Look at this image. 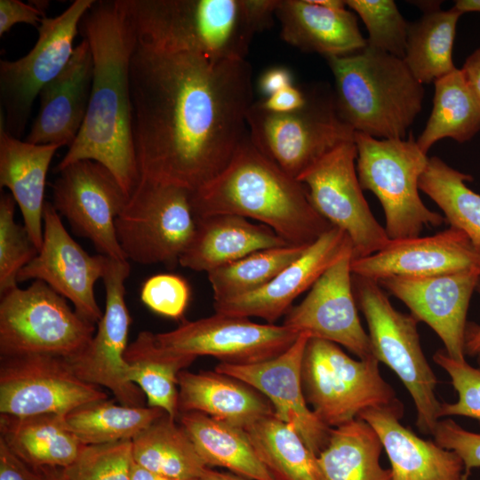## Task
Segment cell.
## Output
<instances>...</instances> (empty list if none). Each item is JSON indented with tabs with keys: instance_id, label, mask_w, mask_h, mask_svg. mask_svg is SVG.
Instances as JSON below:
<instances>
[{
	"instance_id": "ab89813d",
	"label": "cell",
	"mask_w": 480,
	"mask_h": 480,
	"mask_svg": "<svg viewBox=\"0 0 480 480\" xmlns=\"http://www.w3.org/2000/svg\"><path fill=\"white\" fill-rule=\"evenodd\" d=\"M306 248L285 245L260 250L210 271L207 275L214 302L235 299L262 288L299 258Z\"/></svg>"
},
{
	"instance_id": "ba28073f",
	"label": "cell",
	"mask_w": 480,
	"mask_h": 480,
	"mask_svg": "<svg viewBox=\"0 0 480 480\" xmlns=\"http://www.w3.org/2000/svg\"><path fill=\"white\" fill-rule=\"evenodd\" d=\"M379 364L374 356L355 359L334 342L309 338L301 380L305 399L317 419L334 428L367 409L400 404Z\"/></svg>"
},
{
	"instance_id": "83f0119b",
	"label": "cell",
	"mask_w": 480,
	"mask_h": 480,
	"mask_svg": "<svg viewBox=\"0 0 480 480\" xmlns=\"http://www.w3.org/2000/svg\"><path fill=\"white\" fill-rule=\"evenodd\" d=\"M194 236L180 265L195 271H210L254 252L288 244L272 228L234 214L196 218Z\"/></svg>"
},
{
	"instance_id": "cb8c5ba5",
	"label": "cell",
	"mask_w": 480,
	"mask_h": 480,
	"mask_svg": "<svg viewBox=\"0 0 480 480\" xmlns=\"http://www.w3.org/2000/svg\"><path fill=\"white\" fill-rule=\"evenodd\" d=\"M92 78V54L83 38L64 69L41 90L38 112L25 140L70 147L87 113Z\"/></svg>"
},
{
	"instance_id": "52a82bcc",
	"label": "cell",
	"mask_w": 480,
	"mask_h": 480,
	"mask_svg": "<svg viewBox=\"0 0 480 480\" xmlns=\"http://www.w3.org/2000/svg\"><path fill=\"white\" fill-rule=\"evenodd\" d=\"M354 142L360 185L379 199L390 240L420 236L424 227H439L445 221L420 196L419 180L428 157L412 134L404 139H376L355 132Z\"/></svg>"
},
{
	"instance_id": "8fae6325",
	"label": "cell",
	"mask_w": 480,
	"mask_h": 480,
	"mask_svg": "<svg viewBox=\"0 0 480 480\" xmlns=\"http://www.w3.org/2000/svg\"><path fill=\"white\" fill-rule=\"evenodd\" d=\"M191 191L140 179L116 219V232L127 260L173 268L196 230Z\"/></svg>"
},
{
	"instance_id": "44dd1931",
	"label": "cell",
	"mask_w": 480,
	"mask_h": 480,
	"mask_svg": "<svg viewBox=\"0 0 480 480\" xmlns=\"http://www.w3.org/2000/svg\"><path fill=\"white\" fill-rule=\"evenodd\" d=\"M309 338L308 334H300L290 348L271 359L243 365L219 363L214 370L260 392L271 403L275 414L292 426L317 456L325 447L332 428L317 419L303 393L301 367Z\"/></svg>"
},
{
	"instance_id": "681fc988",
	"label": "cell",
	"mask_w": 480,
	"mask_h": 480,
	"mask_svg": "<svg viewBox=\"0 0 480 480\" xmlns=\"http://www.w3.org/2000/svg\"><path fill=\"white\" fill-rule=\"evenodd\" d=\"M306 101V92L292 85L257 102L264 110L284 114L300 109Z\"/></svg>"
},
{
	"instance_id": "f35d334b",
	"label": "cell",
	"mask_w": 480,
	"mask_h": 480,
	"mask_svg": "<svg viewBox=\"0 0 480 480\" xmlns=\"http://www.w3.org/2000/svg\"><path fill=\"white\" fill-rule=\"evenodd\" d=\"M472 180L437 156L428 157L419 188L442 210L451 227L462 230L480 254V195L467 186Z\"/></svg>"
},
{
	"instance_id": "5bb4252c",
	"label": "cell",
	"mask_w": 480,
	"mask_h": 480,
	"mask_svg": "<svg viewBox=\"0 0 480 480\" xmlns=\"http://www.w3.org/2000/svg\"><path fill=\"white\" fill-rule=\"evenodd\" d=\"M130 271L128 260L108 259L101 278L106 292L102 317L89 345L66 361L77 377L108 388L119 404L144 406L145 395L130 380V367L124 359L131 324L125 302V280Z\"/></svg>"
},
{
	"instance_id": "680465c9",
	"label": "cell",
	"mask_w": 480,
	"mask_h": 480,
	"mask_svg": "<svg viewBox=\"0 0 480 480\" xmlns=\"http://www.w3.org/2000/svg\"><path fill=\"white\" fill-rule=\"evenodd\" d=\"M476 357H477V362H478L479 368H480V353L476 356Z\"/></svg>"
},
{
	"instance_id": "7bdbcfd3",
	"label": "cell",
	"mask_w": 480,
	"mask_h": 480,
	"mask_svg": "<svg viewBox=\"0 0 480 480\" xmlns=\"http://www.w3.org/2000/svg\"><path fill=\"white\" fill-rule=\"evenodd\" d=\"M16 202L12 196L0 197V293L18 286L20 271L38 253L24 225L14 220Z\"/></svg>"
},
{
	"instance_id": "9f6ffc18",
	"label": "cell",
	"mask_w": 480,
	"mask_h": 480,
	"mask_svg": "<svg viewBox=\"0 0 480 480\" xmlns=\"http://www.w3.org/2000/svg\"><path fill=\"white\" fill-rule=\"evenodd\" d=\"M453 7L462 14L465 12H480V0H458Z\"/></svg>"
},
{
	"instance_id": "484cf974",
	"label": "cell",
	"mask_w": 480,
	"mask_h": 480,
	"mask_svg": "<svg viewBox=\"0 0 480 480\" xmlns=\"http://www.w3.org/2000/svg\"><path fill=\"white\" fill-rule=\"evenodd\" d=\"M276 17L283 40L304 52L340 57L367 44L356 15L346 8L324 6L317 0H278Z\"/></svg>"
},
{
	"instance_id": "30bf717a",
	"label": "cell",
	"mask_w": 480,
	"mask_h": 480,
	"mask_svg": "<svg viewBox=\"0 0 480 480\" xmlns=\"http://www.w3.org/2000/svg\"><path fill=\"white\" fill-rule=\"evenodd\" d=\"M306 104L284 114L264 110L253 102L247 113L248 135L266 157L298 178L342 143L354 140L355 131L340 117L333 92H306Z\"/></svg>"
},
{
	"instance_id": "e575fe53",
	"label": "cell",
	"mask_w": 480,
	"mask_h": 480,
	"mask_svg": "<svg viewBox=\"0 0 480 480\" xmlns=\"http://www.w3.org/2000/svg\"><path fill=\"white\" fill-rule=\"evenodd\" d=\"M433 107L420 136L416 140L427 154L438 140H470L480 132V100L472 91L460 68L435 81Z\"/></svg>"
},
{
	"instance_id": "836d02e7",
	"label": "cell",
	"mask_w": 480,
	"mask_h": 480,
	"mask_svg": "<svg viewBox=\"0 0 480 480\" xmlns=\"http://www.w3.org/2000/svg\"><path fill=\"white\" fill-rule=\"evenodd\" d=\"M164 414L132 439L133 461L175 479L200 480L209 468L180 424Z\"/></svg>"
},
{
	"instance_id": "6f0895ef",
	"label": "cell",
	"mask_w": 480,
	"mask_h": 480,
	"mask_svg": "<svg viewBox=\"0 0 480 480\" xmlns=\"http://www.w3.org/2000/svg\"><path fill=\"white\" fill-rule=\"evenodd\" d=\"M44 480H62L60 470L56 468L43 469Z\"/></svg>"
},
{
	"instance_id": "c3c4849f",
	"label": "cell",
	"mask_w": 480,
	"mask_h": 480,
	"mask_svg": "<svg viewBox=\"0 0 480 480\" xmlns=\"http://www.w3.org/2000/svg\"><path fill=\"white\" fill-rule=\"evenodd\" d=\"M0 480H44V473L29 467L0 438Z\"/></svg>"
},
{
	"instance_id": "f1b7e54d",
	"label": "cell",
	"mask_w": 480,
	"mask_h": 480,
	"mask_svg": "<svg viewBox=\"0 0 480 480\" xmlns=\"http://www.w3.org/2000/svg\"><path fill=\"white\" fill-rule=\"evenodd\" d=\"M178 385L180 413L198 412L243 428L275 413L271 403L260 392L215 370H183Z\"/></svg>"
},
{
	"instance_id": "7a4b0ae2",
	"label": "cell",
	"mask_w": 480,
	"mask_h": 480,
	"mask_svg": "<svg viewBox=\"0 0 480 480\" xmlns=\"http://www.w3.org/2000/svg\"><path fill=\"white\" fill-rule=\"evenodd\" d=\"M80 27L93 59L90 100L80 132L55 171L80 160L96 161L114 174L130 197L140 180L130 91L137 35L120 0L95 1Z\"/></svg>"
},
{
	"instance_id": "5b68a950",
	"label": "cell",
	"mask_w": 480,
	"mask_h": 480,
	"mask_svg": "<svg viewBox=\"0 0 480 480\" xmlns=\"http://www.w3.org/2000/svg\"><path fill=\"white\" fill-rule=\"evenodd\" d=\"M326 60L335 81V107L344 123L376 139L406 138L425 92L403 59L366 45Z\"/></svg>"
},
{
	"instance_id": "8d00e7d4",
	"label": "cell",
	"mask_w": 480,
	"mask_h": 480,
	"mask_svg": "<svg viewBox=\"0 0 480 480\" xmlns=\"http://www.w3.org/2000/svg\"><path fill=\"white\" fill-rule=\"evenodd\" d=\"M462 13L456 8L425 12L410 24L404 61L422 84L450 74L457 68L452 49L457 23Z\"/></svg>"
},
{
	"instance_id": "7402d4cb",
	"label": "cell",
	"mask_w": 480,
	"mask_h": 480,
	"mask_svg": "<svg viewBox=\"0 0 480 480\" xmlns=\"http://www.w3.org/2000/svg\"><path fill=\"white\" fill-rule=\"evenodd\" d=\"M468 270L480 273V254L462 230L451 226L429 236L390 240L377 252L351 261L353 275L376 281Z\"/></svg>"
},
{
	"instance_id": "d6986e66",
	"label": "cell",
	"mask_w": 480,
	"mask_h": 480,
	"mask_svg": "<svg viewBox=\"0 0 480 480\" xmlns=\"http://www.w3.org/2000/svg\"><path fill=\"white\" fill-rule=\"evenodd\" d=\"M352 259L353 250H349L333 263L313 284L305 299L291 308L283 324L299 334L334 342L357 358L367 359L374 356L368 332L357 313Z\"/></svg>"
},
{
	"instance_id": "f6af8a7d",
	"label": "cell",
	"mask_w": 480,
	"mask_h": 480,
	"mask_svg": "<svg viewBox=\"0 0 480 480\" xmlns=\"http://www.w3.org/2000/svg\"><path fill=\"white\" fill-rule=\"evenodd\" d=\"M190 288L182 277L158 274L147 279L140 290L141 301L155 313L181 318L189 301Z\"/></svg>"
},
{
	"instance_id": "8992f818",
	"label": "cell",
	"mask_w": 480,
	"mask_h": 480,
	"mask_svg": "<svg viewBox=\"0 0 480 480\" xmlns=\"http://www.w3.org/2000/svg\"><path fill=\"white\" fill-rule=\"evenodd\" d=\"M356 305L368 326L375 358L388 366L409 392L416 409V426L433 435L440 419L437 379L421 348L419 321L396 309L378 281L352 275Z\"/></svg>"
},
{
	"instance_id": "1f68e13d",
	"label": "cell",
	"mask_w": 480,
	"mask_h": 480,
	"mask_svg": "<svg viewBox=\"0 0 480 480\" xmlns=\"http://www.w3.org/2000/svg\"><path fill=\"white\" fill-rule=\"evenodd\" d=\"M196 358L164 348L148 331L140 332L124 354L130 380L145 395L147 406L159 408L175 420L180 414L179 374Z\"/></svg>"
},
{
	"instance_id": "4fadbf2b",
	"label": "cell",
	"mask_w": 480,
	"mask_h": 480,
	"mask_svg": "<svg viewBox=\"0 0 480 480\" xmlns=\"http://www.w3.org/2000/svg\"><path fill=\"white\" fill-rule=\"evenodd\" d=\"M356 157L354 140L342 143L298 178L319 214L348 236L353 260L372 255L390 241L364 196Z\"/></svg>"
},
{
	"instance_id": "d6a6232c",
	"label": "cell",
	"mask_w": 480,
	"mask_h": 480,
	"mask_svg": "<svg viewBox=\"0 0 480 480\" xmlns=\"http://www.w3.org/2000/svg\"><path fill=\"white\" fill-rule=\"evenodd\" d=\"M382 450L374 429L356 418L331 429L317 460L324 480H391L380 462Z\"/></svg>"
},
{
	"instance_id": "b9f144b4",
	"label": "cell",
	"mask_w": 480,
	"mask_h": 480,
	"mask_svg": "<svg viewBox=\"0 0 480 480\" xmlns=\"http://www.w3.org/2000/svg\"><path fill=\"white\" fill-rule=\"evenodd\" d=\"M132 440L83 445L68 467L60 470L62 480H132Z\"/></svg>"
},
{
	"instance_id": "7c38bea8",
	"label": "cell",
	"mask_w": 480,
	"mask_h": 480,
	"mask_svg": "<svg viewBox=\"0 0 480 480\" xmlns=\"http://www.w3.org/2000/svg\"><path fill=\"white\" fill-rule=\"evenodd\" d=\"M94 0H76L62 13L44 18L34 47L15 60L0 61V124L21 139L35 100L68 63L82 19Z\"/></svg>"
},
{
	"instance_id": "ee69618b",
	"label": "cell",
	"mask_w": 480,
	"mask_h": 480,
	"mask_svg": "<svg viewBox=\"0 0 480 480\" xmlns=\"http://www.w3.org/2000/svg\"><path fill=\"white\" fill-rule=\"evenodd\" d=\"M433 360L450 376L458 394L456 402L441 404L440 419L464 416L480 420V368L450 357L444 349L437 350Z\"/></svg>"
},
{
	"instance_id": "d590c367",
	"label": "cell",
	"mask_w": 480,
	"mask_h": 480,
	"mask_svg": "<svg viewBox=\"0 0 480 480\" xmlns=\"http://www.w3.org/2000/svg\"><path fill=\"white\" fill-rule=\"evenodd\" d=\"M261 463L275 480H324L317 456L275 413L244 428Z\"/></svg>"
},
{
	"instance_id": "f5cc1de1",
	"label": "cell",
	"mask_w": 480,
	"mask_h": 480,
	"mask_svg": "<svg viewBox=\"0 0 480 480\" xmlns=\"http://www.w3.org/2000/svg\"><path fill=\"white\" fill-rule=\"evenodd\" d=\"M480 294V283L477 286ZM480 353V324H468L465 336V354L476 356Z\"/></svg>"
},
{
	"instance_id": "f907efd6",
	"label": "cell",
	"mask_w": 480,
	"mask_h": 480,
	"mask_svg": "<svg viewBox=\"0 0 480 480\" xmlns=\"http://www.w3.org/2000/svg\"><path fill=\"white\" fill-rule=\"evenodd\" d=\"M292 85V73L284 67L268 68L261 74L258 81L259 89L266 97L271 96Z\"/></svg>"
},
{
	"instance_id": "603a6c76",
	"label": "cell",
	"mask_w": 480,
	"mask_h": 480,
	"mask_svg": "<svg viewBox=\"0 0 480 480\" xmlns=\"http://www.w3.org/2000/svg\"><path fill=\"white\" fill-rule=\"evenodd\" d=\"M349 250H352V243L348 236L332 226L262 288L235 299L214 302L215 313L260 317L268 324H274L287 314L298 296L310 289Z\"/></svg>"
},
{
	"instance_id": "816d5d0a",
	"label": "cell",
	"mask_w": 480,
	"mask_h": 480,
	"mask_svg": "<svg viewBox=\"0 0 480 480\" xmlns=\"http://www.w3.org/2000/svg\"><path fill=\"white\" fill-rule=\"evenodd\" d=\"M460 69L468 85L480 100V48L467 58Z\"/></svg>"
},
{
	"instance_id": "e0dca14e",
	"label": "cell",
	"mask_w": 480,
	"mask_h": 480,
	"mask_svg": "<svg viewBox=\"0 0 480 480\" xmlns=\"http://www.w3.org/2000/svg\"><path fill=\"white\" fill-rule=\"evenodd\" d=\"M292 328L258 324L247 317L215 313L195 321L184 320L176 329L156 333L166 349L197 357L210 356L220 363L252 364L277 356L299 337Z\"/></svg>"
},
{
	"instance_id": "7dc6e473",
	"label": "cell",
	"mask_w": 480,
	"mask_h": 480,
	"mask_svg": "<svg viewBox=\"0 0 480 480\" xmlns=\"http://www.w3.org/2000/svg\"><path fill=\"white\" fill-rule=\"evenodd\" d=\"M44 18V13L32 4L20 0H0V36L18 23L38 28Z\"/></svg>"
},
{
	"instance_id": "db71d44e",
	"label": "cell",
	"mask_w": 480,
	"mask_h": 480,
	"mask_svg": "<svg viewBox=\"0 0 480 480\" xmlns=\"http://www.w3.org/2000/svg\"><path fill=\"white\" fill-rule=\"evenodd\" d=\"M132 480H180L149 471L133 461Z\"/></svg>"
},
{
	"instance_id": "277c9868",
	"label": "cell",
	"mask_w": 480,
	"mask_h": 480,
	"mask_svg": "<svg viewBox=\"0 0 480 480\" xmlns=\"http://www.w3.org/2000/svg\"><path fill=\"white\" fill-rule=\"evenodd\" d=\"M138 42L211 60L245 59L278 0H120Z\"/></svg>"
},
{
	"instance_id": "f546056e",
	"label": "cell",
	"mask_w": 480,
	"mask_h": 480,
	"mask_svg": "<svg viewBox=\"0 0 480 480\" xmlns=\"http://www.w3.org/2000/svg\"><path fill=\"white\" fill-rule=\"evenodd\" d=\"M0 438L36 470L62 469L70 465L83 444L67 426L64 415H0Z\"/></svg>"
},
{
	"instance_id": "4316f807",
	"label": "cell",
	"mask_w": 480,
	"mask_h": 480,
	"mask_svg": "<svg viewBox=\"0 0 480 480\" xmlns=\"http://www.w3.org/2000/svg\"><path fill=\"white\" fill-rule=\"evenodd\" d=\"M60 148L18 139L0 124V187L10 190L20 210L23 225L38 250L43 243L47 172Z\"/></svg>"
},
{
	"instance_id": "d4e9b609",
	"label": "cell",
	"mask_w": 480,
	"mask_h": 480,
	"mask_svg": "<svg viewBox=\"0 0 480 480\" xmlns=\"http://www.w3.org/2000/svg\"><path fill=\"white\" fill-rule=\"evenodd\" d=\"M404 412L400 403L358 415L377 433L390 462L391 480H468L460 458L404 427L400 422Z\"/></svg>"
},
{
	"instance_id": "60d3db41",
	"label": "cell",
	"mask_w": 480,
	"mask_h": 480,
	"mask_svg": "<svg viewBox=\"0 0 480 480\" xmlns=\"http://www.w3.org/2000/svg\"><path fill=\"white\" fill-rule=\"evenodd\" d=\"M368 31L367 46L404 59L410 24L392 0H346Z\"/></svg>"
},
{
	"instance_id": "9a60e30c",
	"label": "cell",
	"mask_w": 480,
	"mask_h": 480,
	"mask_svg": "<svg viewBox=\"0 0 480 480\" xmlns=\"http://www.w3.org/2000/svg\"><path fill=\"white\" fill-rule=\"evenodd\" d=\"M0 361V414L65 416L86 404L108 399L100 387L77 377L64 358L29 355Z\"/></svg>"
},
{
	"instance_id": "6da1fadb",
	"label": "cell",
	"mask_w": 480,
	"mask_h": 480,
	"mask_svg": "<svg viewBox=\"0 0 480 480\" xmlns=\"http://www.w3.org/2000/svg\"><path fill=\"white\" fill-rule=\"evenodd\" d=\"M130 91L140 179L195 191L248 134L253 84L246 59L211 60L138 42Z\"/></svg>"
},
{
	"instance_id": "9c48e42d",
	"label": "cell",
	"mask_w": 480,
	"mask_h": 480,
	"mask_svg": "<svg viewBox=\"0 0 480 480\" xmlns=\"http://www.w3.org/2000/svg\"><path fill=\"white\" fill-rule=\"evenodd\" d=\"M95 331L94 324L43 281L1 294L0 357L46 355L68 359L89 345Z\"/></svg>"
},
{
	"instance_id": "3957f363",
	"label": "cell",
	"mask_w": 480,
	"mask_h": 480,
	"mask_svg": "<svg viewBox=\"0 0 480 480\" xmlns=\"http://www.w3.org/2000/svg\"><path fill=\"white\" fill-rule=\"evenodd\" d=\"M196 219L234 214L260 221L288 244L308 247L332 225L313 206L306 187L266 157L249 135L227 166L195 191Z\"/></svg>"
},
{
	"instance_id": "4dcf8cb0",
	"label": "cell",
	"mask_w": 480,
	"mask_h": 480,
	"mask_svg": "<svg viewBox=\"0 0 480 480\" xmlns=\"http://www.w3.org/2000/svg\"><path fill=\"white\" fill-rule=\"evenodd\" d=\"M179 418L208 468H223L248 480H275L258 458L244 428L198 412H181Z\"/></svg>"
},
{
	"instance_id": "74e56055",
	"label": "cell",
	"mask_w": 480,
	"mask_h": 480,
	"mask_svg": "<svg viewBox=\"0 0 480 480\" xmlns=\"http://www.w3.org/2000/svg\"><path fill=\"white\" fill-rule=\"evenodd\" d=\"M164 414L159 408L128 406L105 399L71 411L65 421L83 445H95L132 440Z\"/></svg>"
},
{
	"instance_id": "11a10c76",
	"label": "cell",
	"mask_w": 480,
	"mask_h": 480,
	"mask_svg": "<svg viewBox=\"0 0 480 480\" xmlns=\"http://www.w3.org/2000/svg\"><path fill=\"white\" fill-rule=\"evenodd\" d=\"M200 480H248L230 472H221L209 468Z\"/></svg>"
},
{
	"instance_id": "bcb514c9",
	"label": "cell",
	"mask_w": 480,
	"mask_h": 480,
	"mask_svg": "<svg viewBox=\"0 0 480 480\" xmlns=\"http://www.w3.org/2000/svg\"><path fill=\"white\" fill-rule=\"evenodd\" d=\"M432 436L438 445L460 458L465 476L472 468H480V433L468 431L451 419H441Z\"/></svg>"
},
{
	"instance_id": "2e32d148",
	"label": "cell",
	"mask_w": 480,
	"mask_h": 480,
	"mask_svg": "<svg viewBox=\"0 0 480 480\" xmlns=\"http://www.w3.org/2000/svg\"><path fill=\"white\" fill-rule=\"evenodd\" d=\"M58 173L52 204L60 216L99 254L127 260L116 237V219L129 196L114 174L93 160L75 162Z\"/></svg>"
},
{
	"instance_id": "ac0fdd59",
	"label": "cell",
	"mask_w": 480,
	"mask_h": 480,
	"mask_svg": "<svg viewBox=\"0 0 480 480\" xmlns=\"http://www.w3.org/2000/svg\"><path fill=\"white\" fill-rule=\"evenodd\" d=\"M108 257L88 254L66 230L60 214L46 201L43 243L37 255L19 273V283L40 280L68 300L85 320L98 324L103 312L94 286L102 278Z\"/></svg>"
},
{
	"instance_id": "ffe728a7",
	"label": "cell",
	"mask_w": 480,
	"mask_h": 480,
	"mask_svg": "<svg viewBox=\"0 0 480 480\" xmlns=\"http://www.w3.org/2000/svg\"><path fill=\"white\" fill-rule=\"evenodd\" d=\"M378 283L404 302L419 322L426 323L437 334L450 357L466 360L467 313L480 283L478 271L427 277L388 276Z\"/></svg>"
}]
</instances>
